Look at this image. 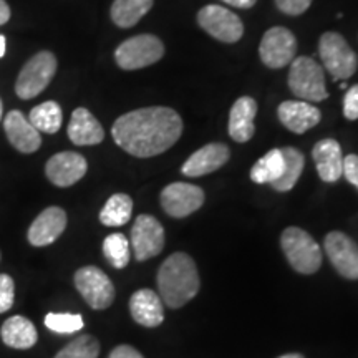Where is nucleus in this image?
Instances as JSON below:
<instances>
[{
	"label": "nucleus",
	"instance_id": "0eeeda50",
	"mask_svg": "<svg viewBox=\"0 0 358 358\" xmlns=\"http://www.w3.org/2000/svg\"><path fill=\"white\" fill-rule=\"evenodd\" d=\"M319 55L334 80H347L357 71L358 58L340 34L327 32L322 35Z\"/></svg>",
	"mask_w": 358,
	"mask_h": 358
},
{
	"label": "nucleus",
	"instance_id": "4468645a",
	"mask_svg": "<svg viewBox=\"0 0 358 358\" xmlns=\"http://www.w3.org/2000/svg\"><path fill=\"white\" fill-rule=\"evenodd\" d=\"M87 169L88 163L82 155L73 153V151H64L47 161L45 173L55 186L69 187L78 182L87 174Z\"/></svg>",
	"mask_w": 358,
	"mask_h": 358
},
{
	"label": "nucleus",
	"instance_id": "473e14b6",
	"mask_svg": "<svg viewBox=\"0 0 358 358\" xmlns=\"http://www.w3.org/2000/svg\"><path fill=\"white\" fill-rule=\"evenodd\" d=\"M275 6L280 12L295 17L302 15L312 6V0H275Z\"/></svg>",
	"mask_w": 358,
	"mask_h": 358
},
{
	"label": "nucleus",
	"instance_id": "ddd939ff",
	"mask_svg": "<svg viewBox=\"0 0 358 358\" xmlns=\"http://www.w3.org/2000/svg\"><path fill=\"white\" fill-rule=\"evenodd\" d=\"M325 252L342 277L358 279V245L343 232L334 231L325 237Z\"/></svg>",
	"mask_w": 358,
	"mask_h": 358
},
{
	"label": "nucleus",
	"instance_id": "f03ea898",
	"mask_svg": "<svg viewBox=\"0 0 358 358\" xmlns=\"http://www.w3.org/2000/svg\"><path fill=\"white\" fill-rule=\"evenodd\" d=\"M199 274L196 262L185 252H174L161 264L158 289L161 301L171 308H179L199 292Z\"/></svg>",
	"mask_w": 358,
	"mask_h": 358
},
{
	"label": "nucleus",
	"instance_id": "9d476101",
	"mask_svg": "<svg viewBox=\"0 0 358 358\" xmlns=\"http://www.w3.org/2000/svg\"><path fill=\"white\" fill-rule=\"evenodd\" d=\"M297 52V40L294 34L285 27H272L261 40L259 55L262 64L268 69H282L292 64Z\"/></svg>",
	"mask_w": 358,
	"mask_h": 358
},
{
	"label": "nucleus",
	"instance_id": "20e7f679",
	"mask_svg": "<svg viewBox=\"0 0 358 358\" xmlns=\"http://www.w3.org/2000/svg\"><path fill=\"white\" fill-rule=\"evenodd\" d=\"M289 88L302 101L317 103L329 98L324 70L313 58L308 57H299L292 60L289 71Z\"/></svg>",
	"mask_w": 358,
	"mask_h": 358
},
{
	"label": "nucleus",
	"instance_id": "bb28decb",
	"mask_svg": "<svg viewBox=\"0 0 358 358\" xmlns=\"http://www.w3.org/2000/svg\"><path fill=\"white\" fill-rule=\"evenodd\" d=\"M29 120L40 133L55 134L62 128L64 111L57 101H45L30 111Z\"/></svg>",
	"mask_w": 358,
	"mask_h": 358
},
{
	"label": "nucleus",
	"instance_id": "2eb2a0df",
	"mask_svg": "<svg viewBox=\"0 0 358 358\" xmlns=\"http://www.w3.org/2000/svg\"><path fill=\"white\" fill-rule=\"evenodd\" d=\"M3 129L10 145L20 153H35L42 145V136L30 120L19 110H13L3 118Z\"/></svg>",
	"mask_w": 358,
	"mask_h": 358
},
{
	"label": "nucleus",
	"instance_id": "7c9ffc66",
	"mask_svg": "<svg viewBox=\"0 0 358 358\" xmlns=\"http://www.w3.org/2000/svg\"><path fill=\"white\" fill-rule=\"evenodd\" d=\"M85 325L80 313H47L45 327L55 334H73L82 330Z\"/></svg>",
	"mask_w": 358,
	"mask_h": 358
},
{
	"label": "nucleus",
	"instance_id": "393cba45",
	"mask_svg": "<svg viewBox=\"0 0 358 358\" xmlns=\"http://www.w3.org/2000/svg\"><path fill=\"white\" fill-rule=\"evenodd\" d=\"M284 155L282 150L275 148L271 150L267 155H264L261 159L254 164L250 169V179L257 185H274L275 181H279L282 173H284Z\"/></svg>",
	"mask_w": 358,
	"mask_h": 358
},
{
	"label": "nucleus",
	"instance_id": "2f4dec72",
	"mask_svg": "<svg viewBox=\"0 0 358 358\" xmlns=\"http://www.w3.org/2000/svg\"><path fill=\"white\" fill-rule=\"evenodd\" d=\"M15 301V284L7 274H0V313L10 310Z\"/></svg>",
	"mask_w": 358,
	"mask_h": 358
},
{
	"label": "nucleus",
	"instance_id": "ea45409f",
	"mask_svg": "<svg viewBox=\"0 0 358 358\" xmlns=\"http://www.w3.org/2000/svg\"><path fill=\"white\" fill-rule=\"evenodd\" d=\"M279 358H303L301 353H287V355H282Z\"/></svg>",
	"mask_w": 358,
	"mask_h": 358
},
{
	"label": "nucleus",
	"instance_id": "72a5a7b5",
	"mask_svg": "<svg viewBox=\"0 0 358 358\" xmlns=\"http://www.w3.org/2000/svg\"><path fill=\"white\" fill-rule=\"evenodd\" d=\"M343 115L347 120H358V85L348 88L343 98Z\"/></svg>",
	"mask_w": 358,
	"mask_h": 358
},
{
	"label": "nucleus",
	"instance_id": "c756f323",
	"mask_svg": "<svg viewBox=\"0 0 358 358\" xmlns=\"http://www.w3.org/2000/svg\"><path fill=\"white\" fill-rule=\"evenodd\" d=\"M100 355V343L92 335H80L75 340L62 348L55 358H98Z\"/></svg>",
	"mask_w": 358,
	"mask_h": 358
},
{
	"label": "nucleus",
	"instance_id": "dca6fc26",
	"mask_svg": "<svg viewBox=\"0 0 358 358\" xmlns=\"http://www.w3.org/2000/svg\"><path fill=\"white\" fill-rule=\"evenodd\" d=\"M66 227V213L62 208L52 206L47 208L37 216L29 229V243L35 248H43L50 245L52 243L64 234Z\"/></svg>",
	"mask_w": 358,
	"mask_h": 358
},
{
	"label": "nucleus",
	"instance_id": "c85d7f7f",
	"mask_svg": "<svg viewBox=\"0 0 358 358\" xmlns=\"http://www.w3.org/2000/svg\"><path fill=\"white\" fill-rule=\"evenodd\" d=\"M103 254L115 268H124L128 266L129 257V241L122 232L110 234L103 241Z\"/></svg>",
	"mask_w": 358,
	"mask_h": 358
},
{
	"label": "nucleus",
	"instance_id": "4c0bfd02",
	"mask_svg": "<svg viewBox=\"0 0 358 358\" xmlns=\"http://www.w3.org/2000/svg\"><path fill=\"white\" fill-rule=\"evenodd\" d=\"M8 19H10V7L6 0H0V25L7 24Z\"/></svg>",
	"mask_w": 358,
	"mask_h": 358
},
{
	"label": "nucleus",
	"instance_id": "e433bc0d",
	"mask_svg": "<svg viewBox=\"0 0 358 358\" xmlns=\"http://www.w3.org/2000/svg\"><path fill=\"white\" fill-rule=\"evenodd\" d=\"M224 3L231 7H237V8H250L256 6L257 0H222Z\"/></svg>",
	"mask_w": 358,
	"mask_h": 358
},
{
	"label": "nucleus",
	"instance_id": "a211bd4d",
	"mask_svg": "<svg viewBox=\"0 0 358 358\" xmlns=\"http://www.w3.org/2000/svg\"><path fill=\"white\" fill-rule=\"evenodd\" d=\"M277 115H279L280 123L289 131L295 134H302L308 131L310 128L317 127L322 118L319 108H315L308 101L302 100H289L280 103Z\"/></svg>",
	"mask_w": 358,
	"mask_h": 358
},
{
	"label": "nucleus",
	"instance_id": "f257e3e1",
	"mask_svg": "<svg viewBox=\"0 0 358 358\" xmlns=\"http://www.w3.org/2000/svg\"><path fill=\"white\" fill-rule=\"evenodd\" d=\"M181 133V116L166 106L129 111L120 116L111 128L116 145L136 158H151L164 153L176 145Z\"/></svg>",
	"mask_w": 358,
	"mask_h": 358
},
{
	"label": "nucleus",
	"instance_id": "5701e85b",
	"mask_svg": "<svg viewBox=\"0 0 358 358\" xmlns=\"http://www.w3.org/2000/svg\"><path fill=\"white\" fill-rule=\"evenodd\" d=\"M3 343L10 348H19V350H27L32 348L37 343V329L27 317L13 315L6 320L0 330Z\"/></svg>",
	"mask_w": 358,
	"mask_h": 358
},
{
	"label": "nucleus",
	"instance_id": "f704fd0d",
	"mask_svg": "<svg viewBox=\"0 0 358 358\" xmlns=\"http://www.w3.org/2000/svg\"><path fill=\"white\" fill-rule=\"evenodd\" d=\"M343 176L358 189V156L348 155L343 158Z\"/></svg>",
	"mask_w": 358,
	"mask_h": 358
},
{
	"label": "nucleus",
	"instance_id": "79ce46f5",
	"mask_svg": "<svg viewBox=\"0 0 358 358\" xmlns=\"http://www.w3.org/2000/svg\"><path fill=\"white\" fill-rule=\"evenodd\" d=\"M340 88H342V90H345V88H347V83H345V82H342V83H340Z\"/></svg>",
	"mask_w": 358,
	"mask_h": 358
},
{
	"label": "nucleus",
	"instance_id": "b1692460",
	"mask_svg": "<svg viewBox=\"0 0 358 358\" xmlns=\"http://www.w3.org/2000/svg\"><path fill=\"white\" fill-rule=\"evenodd\" d=\"M153 7V0H115L111 6V20L122 29L136 25Z\"/></svg>",
	"mask_w": 358,
	"mask_h": 358
},
{
	"label": "nucleus",
	"instance_id": "1a4fd4ad",
	"mask_svg": "<svg viewBox=\"0 0 358 358\" xmlns=\"http://www.w3.org/2000/svg\"><path fill=\"white\" fill-rule=\"evenodd\" d=\"M198 22L211 37L224 43H236L243 38L244 25L234 12L221 6H206L198 12Z\"/></svg>",
	"mask_w": 358,
	"mask_h": 358
},
{
	"label": "nucleus",
	"instance_id": "58836bf2",
	"mask_svg": "<svg viewBox=\"0 0 358 358\" xmlns=\"http://www.w3.org/2000/svg\"><path fill=\"white\" fill-rule=\"evenodd\" d=\"M6 48H7V42L3 35H0V58L6 55Z\"/></svg>",
	"mask_w": 358,
	"mask_h": 358
},
{
	"label": "nucleus",
	"instance_id": "a878e982",
	"mask_svg": "<svg viewBox=\"0 0 358 358\" xmlns=\"http://www.w3.org/2000/svg\"><path fill=\"white\" fill-rule=\"evenodd\" d=\"M133 213V199L128 194L118 192L113 194L106 201L100 213V222L103 226L108 227H118L124 226L129 219H131Z\"/></svg>",
	"mask_w": 358,
	"mask_h": 358
},
{
	"label": "nucleus",
	"instance_id": "6e6552de",
	"mask_svg": "<svg viewBox=\"0 0 358 358\" xmlns=\"http://www.w3.org/2000/svg\"><path fill=\"white\" fill-rule=\"evenodd\" d=\"M75 287L95 310L108 308L115 301V285L110 277L95 266H87L75 272Z\"/></svg>",
	"mask_w": 358,
	"mask_h": 358
},
{
	"label": "nucleus",
	"instance_id": "412c9836",
	"mask_svg": "<svg viewBox=\"0 0 358 358\" xmlns=\"http://www.w3.org/2000/svg\"><path fill=\"white\" fill-rule=\"evenodd\" d=\"M257 113V103L250 96H241L232 105L229 113V134L237 143H248L256 133L254 128V118Z\"/></svg>",
	"mask_w": 358,
	"mask_h": 358
},
{
	"label": "nucleus",
	"instance_id": "c9c22d12",
	"mask_svg": "<svg viewBox=\"0 0 358 358\" xmlns=\"http://www.w3.org/2000/svg\"><path fill=\"white\" fill-rule=\"evenodd\" d=\"M108 358H145L141 355L136 348L129 347V345H118L113 348L110 353Z\"/></svg>",
	"mask_w": 358,
	"mask_h": 358
},
{
	"label": "nucleus",
	"instance_id": "aec40b11",
	"mask_svg": "<svg viewBox=\"0 0 358 358\" xmlns=\"http://www.w3.org/2000/svg\"><path fill=\"white\" fill-rule=\"evenodd\" d=\"M129 312H131V317L136 324L148 327V329L158 327L164 320L163 301L151 289H141L131 295Z\"/></svg>",
	"mask_w": 358,
	"mask_h": 358
},
{
	"label": "nucleus",
	"instance_id": "7ed1b4c3",
	"mask_svg": "<svg viewBox=\"0 0 358 358\" xmlns=\"http://www.w3.org/2000/svg\"><path fill=\"white\" fill-rule=\"evenodd\" d=\"M280 245L294 271L301 272V274H313L320 268V245L301 227H287L282 232Z\"/></svg>",
	"mask_w": 358,
	"mask_h": 358
},
{
	"label": "nucleus",
	"instance_id": "f3484780",
	"mask_svg": "<svg viewBox=\"0 0 358 358\" xmlns=\"http://www.w3.org/2000/svg\"><path fill=\"white\" fill-rule=\"evenodd\" d=\"M229 159V148L224 143H209L191 155L182 164L181 173L187 178H199L222 168Z\"/></svg>",
	"mask_w": 358,
	"mask_h": 358
},
{
	"label": "nucleus",
	"instance_id": "a19ab883",
	"mask_svg": "<svg viewBox=\"0 0 358 358\" xmlns=\"http://www.w3.org/2000/svg\"><path fill=\"white\" fill-rule=\"evenodd\" d=\"M3 118V105H2V100H0V122H2Z\"/></svg>",
	"mask_w": 358,
	"mask_h": 358
},
{
	"label": "nucleus",
	"instance_id": "cd10ccee",
	"mask_svg": "<svg viewBox=\"0 0 358 358\" xmlns=\"http://www.w3.org/2000/svg\"><path fill=\"white\" fill-rule=\"evenodd\" d=\"M282 155H284V161H285V166H284V173L279 181H275L272 187L275 191L285 192L290 191L295 186V182L299 181L301 174L303 171V166H306V158L299 150H295L292 146H285L282 148Z\"/></svg>",
	"mask_w": 358,
	"mask_h": 358
},
{
	"label": "nucleus",
	"instance_id": "f8f14e48",
	"mask_svg": "<svg viewBox=\"0 0 358 358\" xmlns=\"http://www.w3.org/2000/svg\"><path fill=\"white\" fill-rule=\"evenodd\" d=\"M204 204V191L189 182H171L161 192V206L168 216L181 219Z\"/></svg>",
	"mask_w": 358,
	"mask_h": 358
},
{
	"label": "nucleus",
	"instance_id": "423d86ee",
	"mask_svg": "<svg viewBox=\"0 0 358 358\" xmlns=\"http://www.w3.org/2000/svg\"><path fill=\"white\" fill-rule=\"evenodd\" d=\"M164 45L156 35H136L120 45L115 52V60L123 70H140L161 60Z\"/></svg>",
	"mask_w": 358,
	"mask_h": 358
},
{
	"label": "nucleus",
	"instance_id": "6ab92c4d",
	"mask_svg": "<svg viewBox=\"0 0 358 358\" xmlns=\"http://www.w3.org/2000/svg\"><path fill=\"white\" fill-rule=\"evenodd\" d=\"M313 161H315L317 173L322 181L337 182L343 176V156L342 148L335 140H322L313 146L312 151Z\"/></svg>",
	"mask_w": 358,
	"mask_h": 358
},
{
	"label": "nucleus",
	"instance_id": "39448f33",
	"mask_svg": "<svg viewBox=\"0 0 358 358\" xmlns=\"http://www.w3.org/2000/svg\"><path fill=\"white\" fill-rule=\"evenodd\" d=\"M57 58L52 52H40L34 55L20 70L15 83V93L22 100L38 96L55 77Z\"/></svg>",
	"mask_w": 358,
	"mask_h": 358
},
{
	"label": "nucleus",
	"instance_id": "9b49d317",
	"mask_svg": "<svg viewBox=\"0 0 358 358\" xmlns=\"http://www.w3.org/2000/svg\"><path fill=\"white\" fill-rule=\"evenodd\" d=\"M131 245L140 262L158 256L164 248V229L158 219L148 214L138 216L131 229Z\"/></svg>",
	"mask_w": 358,
	"mask_h": 358
},
{
	"label": "nucleus",
	"instance_id": "4be33fe9",
	"mask_svg": "<svg viewBox=\"0 0 358 358\" xmlns=\"http://www.w3.org/2000/svg\"><path fill=\"white\" fill-rule=\"evenodd\" d=\"M69 138L77 146L100 145L105 140V131L100 122L87 108H77L71 115Z\"/></svg>",
	"mask_w": 358,
	"mask_h": 358
}]
</instances>
